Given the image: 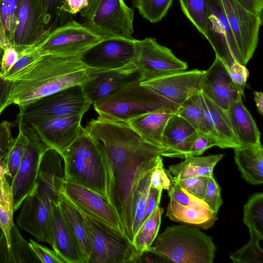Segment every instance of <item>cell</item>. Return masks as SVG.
I'll list each match as a JSON object with an SVG mask.
<instances>
[{
    "mask_svg": "<svg viewBox=\"0 0 263 263\" xmlns=\"http://www.w3.org/2000/svg\"><path fill=\"white\" fill-rule=\"evenodd\" d=\"M201 91L226 111L241 96L225 64L217 56L212 65L205 70L201 80Z\"/></svg>",
    "mask_w": 263,
    "mask_h": 263,
    "instance_id": "ffe728a7",
    "label": "cell"
},
{
    "mask_svg": "<svg viewBox=\"0 0 263 263\" xmlns=\"http://www.w3.org/2000/svg\"><path fill=\"white\" fill-rule=\"evenodd\" d=\"M171 180L172 184L171 188L167 191L168 195L170 197L173 198L177 202L184 206L202 204L209 207L203 199L187 192L177 182L172 179Z\"/></svg>",
    "mask_w": 263,
    "mask_h": 263,
    "instance_id": "b9f144b4",
    "label": "cell"
},
{
    "mask_svg": "<svg viewBox=\"0 0 263 263\" xmlns=\"http://www.w3.org/2000/svg\"><path fill=\"white\" fill-rule=\"evenodd\" d=\"M234 159L242 178L248 183L263 182V148L261 145L239 146L233 148Z\"/></svg>",
    "mask_w": 263,
    "mask_h": 263,
    "instance_id": "484cf974",
    "label": "cell"
},
{
    "mask_svg": "<svg viewBox=\"0 0 263 263\" xmlns=\"http://www.w3.org/2000/svg\"><path fill=\"white\" fill-rule=\"evenodd\" d=\"M21 0H0V46H12Z\"/></svg>",
    "mask_w": 263,
    "mask_h": 263,
    "instance_id": "f546056e",
    "label": "cell"
},
{
    "mask_svg": "<svg viewBox=\"0 0 263 263\" xmlns=\"http://www.w3.org/2000/svg\"><path fill=\"white\" fill-rule=\"evenodd\" d=\"M8 175V170L6 164L3 159H0V179Z\"/></svg>",
    "mask_w": 263,
    "mask_h": 263,
    "instance_id": "91938a15",
    "label": "cell"
},
{
    "mask_svg": "<svg viewBox=\"0 0 263 263\" xmlns=\"http://www.w3.org/2000/svg\"><path fill=\"white\" fill-rule=\"evenodd\" d=\"M203 35L211 44L216 56L227 67L231 66L236 61L231 49L225 30L215 15L209 10Z\"/></svg>",
    "mask_w": 263,
    "mask_h": 263,
    "instance_id": "f1b7e54d",
    "label": "cell"
},
{
    "mask_svg": "<svg viewBox=\"0 0 263 263\" xmlns=\"http://www.w3.org/2000/svg\"><path fill=\"white\" fill-rule=\"evenodd\" d=\"M49 33L71 20L66 11V0H44Z\"/></svg>",
    "mask_w": 263,
    "mask_h": 263,
    "instance_id": "60d3db41",
    "label": "cell"
},
{
    "mask_svg": "<svg viewBox=\"0 0 263 263\" xmlns=\"http://www.w3.org/2000/svg\"><path fill=\"white\" fill-rule=\"evenodd\" d=\"M62 194L82 213L112 228L122 231L115 211L106 199L100 194L84 186L65 180L63 184Z\"/></svg>",
    "mask_w": 263,
    "mask_h": 263,
    "instance_id": "ac0fdd59",
    "label": "cell"
},
{
    "mask_svg": "<svg viewBox=\"0 0 263 263\" xmlns=\"http://www.w3.org/2000/svg\"><path fill=\"white\" fill-rule=\"evenodd\" d=\"M205 70L193 69L175 72L140 83L179 106L190 96L201 91Z\"/></svg>",
    "mask_w": 263,
    "mask_h": 263,
    "instance_id": "e0dca14e",
    "label": "cell"
},
{
    "mask_svg": "<svg viewBox=\"0 0 263 263\" xmlns=\"http://www.w3.org/2000/svg\"><path fill=\"white\" fill-rule=\"evenodd\" d=\"M88 69L79 56L42 55L9 80L12 82L11 104L18 107L67 87L82 85Z\"/></svg>",
    "mask_w": 263,
    "mask_h": 263,
    "instance_id": "7a4b0ae2",
    "label": "cell"
},
{
    "mask_svg": "<svg viewBox=\"0 0 263 263\" xmlns=\"http://www.w3.org/2000/svg\"><path fill=\"white\" fill-rule=\"evenodd\" d=\"M224 156V154L203 157L189 155L181 162L170 165L167 171L170 178L175 181L195 176L209 177L213 176L214 167Z\"/></svg>",
    "mask_w": 263,
    "mask_h": 263,
    "instance_id": "4316f807",
    "label": "cell"
},
{
    "mask_svg": "<svg viewBox=\"0 0 263 263\" xmlns=\"http://www.w3.org/2000/svg\"><path fill=\"white\" fill-rule=\"evenodd\" d=\"M18 127L27 136L28 143L17 172L10 182L13 195L14 212L20 208L26 197L35 189L42 155L49 148L31 126L18 124Z\"/></svg>",
    "mask_w": 263,
    "mask_h": 263,
    "instance_id": "8fae6325",
    "label": "cell"
},
{
    "mask_svg": "<svg viewBox=\"0 0 263 263\" xmlns=\"http://www.w3.org/2000/svg\"><path fill=\"white\" fill-rule=\"evenodd\" d=\"M29 243L41 262L65 263L54 250L52 251L32 239H30Z\"/></svg>",
    "mask_w": 263,
    "mask_h": 263,
    "instance_id": "c3c4849f",
    "label": "cell"
},
{
    "mask_svg": "<svg viewBox=\"0 0 263 263\" xmlns=\"http://www.w3.org/2000/svg\"><path fill=\"white\" fill-rule=\"evenodd\" d=\"M170 198L166 216L173 221L206 230L218 219L209 207L202 204L184 206Z\"/></svg>",
    "mask_w": 263,
    "mask_h": 263,
    "instance_id": "d4e9b609",
    "label": "cell"
},
{
    "mask_svg": "<svg viewBox=\"0 0 263 263\" xmlns=\"http://www.w3.org/2000/svg\"><path fill=\"white\" fill-rule=\"evenodd\" d=\"M1 76V68H0V77Z\"/></svg>",
    "mask_w": 263,
    "mask_h": 263,
    "instance_id": "6125c7cd",
    "label": "cell"
},
{
    "mask_svg": "<svg viewBox=\"0 0 263 263\" xmlns=\"http://www.w3.org/2000/svg\"><path fill=\"white\" fill-rule=\"evenodd\" d=\"M162 192V190L149 187L144 220L151 215L157 206H159Z\"/></svg>",
    "mask_w": 263,
    "mask_h": 263,
    "instance_id": "db71d44e",
    "label": "cell"
},
{
    "mask_svg": "<svg viewBox=\"0 0 263 263\" xmlns=\"http://www.w3.org/2000/svg\"><path fill=\"white\" fill-rule=\"evenodd\" d=\"M13 125V123L7 121L0 123V159L5 158L14 138L11 133Z\"/></svg>",
    "mask_w": 263,
    "mask_h": 263,
    "instance_id": "f907efd6",
    "label": "cell"
},
{
    "mask_svg": "<svg viewBox=\"0 0 263 263\" xmlns=\"http://www.w3.org/2000/svg\"><path fill=\"white\" fill-rule=\"evenodd\" d=\"M53 250L65 263H85L81 251L69 230L59 203L54 205L51 215Z\"/></svg>",
    "mask_w": 263,
    "mask_h": 263,
    "instance_id": "7402d4cb",
    "label": "cell"
},
{
    "mask_svg": "<svg viewBox=\"0 0 263 263\" xmlns=\"http://www.w3.org/2000/svg\"><path fill=\"white\" fill-rule=\"evenodd\" d=\"M88 0H66V11L70 15L76 14L86 7Z\"/></svg>",
    "mask_w": 263,
    "mask_h": 263,
    "instance_id": "9f6ffc18",
    "label": "cell"
},
{
    "mask_svg": "<svg viewBox=\"0 0 263 263\" xmlns=\"http://www.w3.org/2000/svg\"><path fill=\"white\" fill-rule=\"evenodd\" d=\"M213 146L221 148H231L228 144L209 134L198 132L197 137L191 149L190 155L198 156Z\"/></svg>",
    "mask_w": 263,
    "mask_h": 263,
    "instance_id": "7bdbcfd3",
    "label": "cell"
},
{
    "mask_svg": "<svg viewBox=\"0 0 263 263\" xmlns=\"http://www.w3.org/2000/svg\"><path fill=\"white\" fill-rule=\"evenodd\" d=\"M48 33L44 0H21L12 46L21 55Z\"/></svg>",
    "mask_w": 263,
    "mask_h": 263,
    "instance_id": "4fadbf2b",
    "label": "cell"
},
{
    "mask_svg": "<svg viewBox=\"0 0 263 263\" xmlns=\"http://www.w3.org/2000/svg\"><path fill=\"white\" fill-rule=\"evenodd\" d=\"M184 14L204 35L209 11L208 0H179Z\"/></svg>",
    "mask_w": 263,
    "mask_h": 263,
    "instance_id": "8d00e7d4",
    "label": "cell"
},
{
    "mask_svg": "<svg viewBox=\"0 0 263 263\" xmlns=\"http://www.w3.org/2000/svg\"><path fill=\"white\" fill-rule=\"evenodd\" d=\"M203 201L216 214L222 204L221 189L214 176L209 177Z\"/></svg>",
    "mask_w": 263,
    "mask_h": 263,
    "instance_id": "ee69618b",
    "label": "cell"
},
{
    "mask_svg": "<svg viewBox=\"0 0 263 263\" xmlns=\"http://www.w3.org/2000/svg\"><path fill=\"white\" fill-rule=\"evenodd\" d=\"M249 242L234 252L230 258L235 263H262L263 250L260 247V238L252 230H249Z\"/></svg>",
    "mask_w": 263,
    "mask_h": 263,
    "instance_id": "74e56055",
    "label": "cell"
},
{
    "mask_svg": "<svg viewBox=\"0 0 263 263\" xmlns=\"http://www.w3.org/2000/svg\"><path fill=\"white\" fill-rule=\"evenodd\" d=\"M172 184L167 170L163 166L162 157H160L152 171L150 178V187L168 191Z\"/></svg>",
    "mask_w": 263,
    "mask_h": 263,
    "instance_id": "bcb514c9",
    "label": "cell"
},
{
    "mask_svg": "<svg viewBox=\"0 0 263 263\" xmlns=\"http://www.w3.org/2000/svg\"><path fill=\"white\" fill-rule=\"evenodd\" d=\"M13 200L11 186L6 176L0 179V229L10 246V231L14 224Z\"/></svg>",
    "mask_w": 263,
    "mask_h": 263,
    "instance_id": "836d02e7",
    "label": "cell"
},
{
    "mask_svg": "<svg viewBox=\"0 0 263 263\" xmlns=\"http://www.w3.org/2000/svg\"><path fill=\"white\" fill-rule=\"evenodd\" d=\"M85 130L99 147L106 170V200L133 243V199L142 176L156 165L165 148L142 138L127 123L98 117Z\"/></svg>",
    "mask_w": 263,
    "mask_h": 263,
    "instance_id": "6da1fadb",
    "label": "cell"
},
{
    "mask_svg": "<svg viewBox=\"0 0 263 263\" xmlns=\"http://www.w3.org/2000/svg\"><path fill=\"white\" fill-rule=\"evenodd\" d=\"M135 66L142 75L141 82L167 74L186 70L187 63L177 58L168 48L155 38L137 40Z\"/></svg>",
    "mask_w": 263,
    "mask_h": 263,
    "instance_id": "9a60e30c",
    "label": "cell"
},
{
    "mask_svg": "<svg viewBox=\"0 0 263 263\" xmlns=\"http://www.w3.org/2000/svg\"><path fill=\"white\" fill-rule=\"evenodd\" d=\"M65 180L62 161L52 156L42 158L33 191L26 197L16 222L22 229L39 241L53 243L51 215L54 205L59 202Z\"/></svg>",
    "mask_w": 263,
    "mask_h": 263,
    "instance_id": "3957f363",
    "label": "cell"
},
{
    "mask_svg": "<svg viewBox=\"0 0 263 263\" xmlns=\"http://www.w3.org/2000/svg\"><path fill=\"white\" fill-rule=\"evenodd\" d=\"M240 96L226 111L232 130L240 146L261 145L260 132Z\"/></svg>",
    "mask_w": 263,
    "mask_h": 263,
    "instance_id": "603a6c76",
    "label": "cell"
},
{
    "mask_svg": "<svg viewBox=\"0 0 263 263\" xmlns=\"http://www.w3.org/2000/svg\"><path fill=\"white\" fill-rule=\"evenodd\" d=\"M208 179L209 177L206 176H195L178 181L172 180L177 182L182 187L189 193L203 199L205 195Z\"/></svg>",
    "mask_w": 263,
    "mask_h": 263,
    "instance_id": "f6af8a7d",
    "label": "cell"
},
{
    "mask_svg": "<svg viewBox=\"0 0 263 263\" xmlns=\"http://www.w3.org/2000/svg\"><path fill=\"white\" fill-rule=\"evenodd\" d=\"M176 111L170 109H159L136 117L127 123L145 140L163 147L164 129L167 121Z\"/></svg>",
    "mask_w": 263,
    "mask_h": 263,
    "instance_id": "cb8c5ba5",
    "label": "cell"
},
{
    "mask_svg": "<svg viewBox=\"0 0 263 263\" xmlns=\"http://www.w3.org/2000/svg\"><path fill=\"white\" fill-rule=\"evenodd\" d=\"M65 220L88 263L91 253L89 233L83 214L62 194L59 202Z\"/></svg>",
    "mask_w": 263,
    "mask_h": 263,
    "instance_id": "83f0119b",
    "label": "cell"
},
{
    "mask_svg": "<svg viewBox=\"0 0 263 263\" xmlns=\"http://www.w3.org/2000/svg\"><path fill=\"white\" fill-rule=\"evenodd\" d=\"M18 136L13 138L8 151L3 159L5 162L7 170L8 177L13 179L18 169L26 148L28 143V139L22 130L18 128Z\"/></svg>",
    "mask_w": 263,
    "mask_h": 263,
    "instance_id": "ab89813d",
    "label": "cell"
},
{
    "mask_svg": "<svg viewBox=\"0 0 263 263\" xmlns=\"http://www.w3.org/2000/svg\"><path fill=\"white\" fill-rule=\"evenodd\" d=\"M211 123L220 139L232 148L239 146L232 130L226 111L217 106L201 91Z\"/></svg>",
    "mask_w": 263,
    "mask_h": 263,
    "instance_id": "1f68e13d",
    "label": "cell"
},
{
    "mask_svg": "<svg viewBox=\"0 0 263 263\" xmlns=\"http://www.w3.org/2000/svg\"><path fill=\"white\" fill-rule=\"evenodd\" d=\"M229 24L243 65L256 48L261 16L253 13L235 0H221Z\"/></svg>",
    "mask_w": 263,
    "mask_h": 263,
    "instance_id": "5bb4252c",
    "label": "cell"
},
{
    "mask_svg": "<svg viewBox=\"0 0 263 263\" xmlns=\"http://www.w3.org/2000/svg\"><path fill=\"white\" fill-rule=\"evenodd\" d=\"M4 50L1 48L0 46V66H1V63L2 61V57L4 53Z\"/></svg>",
    "mask_w": 263,
    "mask_h": 263,
    "instance_id": "94428289",
    "label": "cell"
},
{
    "mask_svg": "<svg viewBox=\"0 0 263 263\" xmlns=\"http://www.w3.org/2000/svg\"><path fill=\"white\" fill-rule=\"evenodd\" d=\"M147 252L178 263H212L216 247L211 236L199 228L185 225L167 227L157 235Z\"/></svg>",
    "mask_w": 263,
    "mask_h": 263,
    "instance_id": "277c9868",
    "label": "cell"
},
{
    "mask_svg": "<svg viewBox=\"0 0 263 263\" xmlns=\"http://www.w3.org/2000/svg\"><path fill=\"white\" fill-rule=\"evenodd\" d=\"M80 13L83 25L102 38H133L134 11L124 0H88Z\"/></svg>",
    "mask_w": 263,
    "mask_h": 263,
    "instance_id": "ba28073f",
    "label": "cell"
},
{
    "mask_svg": "<svg viewBox=\"0 0 263 263\" xmlns=\"http://www.w3.org/2000/svg\"><path fill=\"white\" fill-rule=\"evenodd\" d=\"M226 67L238 93L243 97L245 85L249 75L248 69L245 65L236 61L231 66Z\"/></svg>",
    "mask_w": 263,
    "mask_h": 263,
    "instance_id": "7dc6e473",
    "label": "cell"
},
{
    "mask_svg": "<svg viewBox=\"0 0 263 263\" xmlns=\"http://www.w3.org/2000/svg\"><path fill=\"white\" fill-rule=\"evenodd\" d=\"M12 82L0 77V114L8 106L12 92Z\"/></svg>",
    "mask_w": 263,
    "mask_h": 263,
    "instance_id": "f5cc1de1",
    "label": "cell"
},
{
    "mask_svg": "<svg viewBox=\"0 0 263 263\" xmlns=\"http://www.w3.org/2000/svg\"><path fill=\"white\" fill-rule=\"evenodd\" d=\"M254 100L258 112L263 115V93L261 91H254Z\"/></svg>",
    "mask_w": 263,
    "mask_h": 263,
    "instance_id": "680465c9",
    "label": "cell"
},
{
    "mask_svg": "<svg viewBox=\"0 0 263 263\" xmlns=\"http://www.w3.org/2000/svg\"><path fill=\"white\" fill-rule=\"evenodd\" d=\"M102 37L83 24L70 20L50 32L36 47L42 55L79 56Z\"/></svg>",
    "mask_w": 263,
    "mask_h": 263,
    "instance_id": "7c38bea8",
    "label": "cell"
},
{
    "mask_svg": "<svg viewBox=\"0 0 263 263\" xmlns=\"http://www.w3.org/2000/svg\"><path fill=\"white\" fill-rule=\"evenodd\" d=\"M174 0H133V6L141 15L155 23L165 16Z\"/></svg>",
    "mask_w": 263,
    "mask_h": 263,
    "instance_id": "f35d334b",
    "label": "cell"
},
{
    "mask_svg": "<svg viewBox=\"0 0 263 263\" xmlns=\"http://www.w3.org/2000/svg\"><path fill=\"white\" fill-rule=\"evenodd\" d=\"M163 213V209L157 206L143 222L134 236L133 243L142 256L147 252L158 235Z\"/></svg>",
    "mask_w": 263,
    "mask_h": 263,
    "instance_id": "4dcf8cb0",
    "label": "cell"
},
{
    "mask_svg": "<svg viewBox=\"0 0 263 263\" xmlns=\"http://www.w3.org/2000/svg\"><path fill=\"white\" fill-rule=\"evenodd\" d=\"M20 57V53L13 46L4 50L0 66L1 76L7 73Z\"/></svg>",
    "mask_w": 263,
    "mask_h": 263,
    "instance_id": "816d5d0a",
    "label": "cell"
},
{
    "mask_svg": "<svg viewBox=\"0 0 263 263\" xmlns=\"http://www.w3.org/2000/svg\"><path fill=\"white\" fill-rule=\"evenodd\" d=\"M198 132L185 119L174 112L164 129L162 144L165 149L162 156L184 158L190 155Z\"/></svg>",
    "mask_w": 263,
    "mask_h": 263,
    "instance_id": "44dd1931",
    "label": "cell"
},
{
    "mask_svg": "<svg viewBox=\"0 0 263 263\" xmlns=\"http://www.w3.org/2000/svg\"><path fill=\"white\" fill-rule=\"evenodd\" d=\"M88 69V79L81 85L95 106L126 86L141 83V73L136 66L113 70Z\"/></svg>",
    "mask_w": 263,
    "mask_h": 263,
    "instance_id": "2e32d148",
    "label": "cell"
},
{
    "mask_svg": "<svg viewBox=\"0 0 263 263\" xmlns=\"http://www.w3.org/2000/svg\"><path fill=\"white\" fill-rule=\"evenodd\" d=\"M137 40L106 37L79 55L87 68L95 70L120 69L136 66Z\"/></svg>",
    "mask_w": 263,
    "mask_h": 263,
    "instance_id": "30bf717a",
    "label": "cell"
},
{
    "mask_svg": "<svg viewBox=\"0 0 263 263\" xmlns=\"http://www.w3.org/2000/svg\"><path fill=\"white\" fill-rule=\"evenodd\" d=\"M247 10L261 15L263 8V0H235Z\"/></svg>",
    "mask_w": 263,
    "mask_h": 263,
    "instance_id": "11a10c76",
    "label": "cell"
},
{
    "mask_svg": "<svg viewBox=\"0 0 263 263\" xmlns=\"http://www.w3.org/2000/svg\"><path fill=\"white\" fill-rule=\"evenodd\" d=\"M198 93L190 96L182 102L178 106L176 113L187 121L197 132L208 134L206 123L199 101Z\"/></svg>",
    "mask_w": 263,
    "mask_h": 263,
    "instance_id": "d590c367",
    "label": "cell"
},
{
    "mask_svg": "<svg viewBox=\"0 0 263 263\" xmlns=\"http://www.w3.org/2000/svg\"><path fill=\"white\" fill-rule=\"evenodd\" d=\"M93 107L100 118L127 123L136 117L159 109L176 111L178 106L140 83H136Z\"/></svg>",
    "mask_w": 263,
    "mask_h": 263,
    "instance_id": "8992f818",
    "label": "cell"
},
{
    "mask_svg": "<svg viewBox=\"0 0 263 263\" xmlns=\"http://www.w3.org/2000/svg\"><path fill=\"white\" fill-rule=\"evenodd\" d=\"M61 155L64 160L65 181L84 186L106 199L104 159L85 128Z\"/></svg>",
    "mask_w": 263,
    "mask_h": 263,
    "instance_id": "5b68a950",
    "label": "cell"
},
{
    "mask_svg": "<svg viewBox=\"0 0 263 263\" xmlns=\"http://www.w3.org/2000/svg\"><path fill=\"white\" fill-rule=\"evenodd\" d=\"M10 239L8 263L41 262L29 242L22 236L15 223L10 231Z\"/></svg>",
    "mask_w": 263,
    "mask_h": 263,
    "instance_id": "d6a6232c",
    "label": "cell"
},
{
    "mask_svg": "<svg viewBox=\"0 0 263 263\" xmlns=\"http://www.w3.org/2000/svg\"><path fill=\"white\" fill-rule=\"evenodd\" d=\"M243 222L261 240L263 239V193L252 195L243 209Z\"/></svg>",
    "mask_w": 263,
    "mask_h": 263,
    "instance_id": "e575fe53",
    "label": "cell"
},
{
    "mask_svg": "<svg viewBox=\"0 0 263 263\" xmlns=\"http://www.w3.org/2000/svg\"><path fill=\"white\" fill-rule=\"evenodd\" d=\"M82 214L91 241V253L88 263L140 261L142 256L122 231L112 228Z\"/></svg>",
    "mask_w": 263,
    "mask_h": 263,
    "instance_id": "9c48e42d",
    "label": "cell"
},
{
    "mask_svg": "<svg viewBox=\"0 0 263 263\" xmlns=\"http://www.w3.org/2000/svg\"><path fill=\"white\" fill-rule=\"evenodd\" d=\"M82 117L73 115L52 118L28 126L33 128L49 148L55 149L61 154L79 136L83 128Z\"/></svg>",
    "mask_w": 263,
    "mask_h": 263,
    "instance_id": "d6986e66",
    "label": "cell"
},
{
    "mask_svg": "<svg viewBox=\"0 0 263 263\" xmlns=\"http://www.w3.org/2000/svg\"><path fill=\"white\" fill-rule=\"evenodd\" d=\"M9 246L4 232L0 231V263H8Z\"/></svg>",
    "mask_w": 263,
    "mask_h": 263,
    "instance_id": "6f0895ef",
    "label": "cell"
},
{
    "mask_svg": "<svg viewBox=\"0 0 263 263\" xmlns=\"http://www.w3.org/2000/svg\"><path fill=\"white\" fill-rule=\"evenodd\" d=\"M41 55H42L35 49L29 50L24 54L20 55L15 63L3 77L8 80L10 79L18 71L36 60Z\"/></svg>",
    "mask_w": 263,
    "mask_h": 263,
    "instance_id": "681fc988",
    "label": "cell"
},
{
    "mask_svg": "<svg viewBox=\"0 0 263 263\" xmlns=\"http://www.w3.org/2000/svg\"><path fill=\"white\" fill-rule=\"evenodd\" d=\"M91 103L84 93L81 85H76L20 106L17 124L30 125L47 119L83 116Z\"/></svg>",
    "mask_w": 263,
    "mask_h": 263,
    "instance_id": "52a82bcc",
    "label": "cell"
}]
</instances>
